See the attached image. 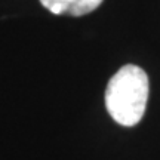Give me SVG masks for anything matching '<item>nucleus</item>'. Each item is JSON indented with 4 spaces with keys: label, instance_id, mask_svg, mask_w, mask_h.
<instances>
[{
    "label": "nucleus",
    "instance_id": "1",
    "mask_svg": "<svg viewBox=\"0 0 160 160\" xmlns=\"http://www.w3.org/2000/svg\"><path fill=\"white\" fill-rule=\"evenodd\" d=\"M148 76L141 67L128 64L110 79L105 89L108 114L122 126H135L145 113Z\"/></svg>",
    "mask_w": 160,
    "mask_h": 160
},
{
    "label": "nucleus",
    "instance_id": "2",
    "mask_svg": "<svg viewBox=\"0 0 160 160\" xmlns=\"http://www.w3.org/2000/svg\"><path fill=\"white\" fill-rule=\"evenodd\" d=\"M40 3L53 15L82 17L95 11L102 0H40Z\"/></svg>",
    "mask_w": 160,
    "mask_h": 160
}]
</instances>
